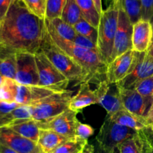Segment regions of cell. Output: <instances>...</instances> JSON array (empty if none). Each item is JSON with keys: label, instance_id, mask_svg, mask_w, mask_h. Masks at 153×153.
I'll use <instances>...</instances> for the list:
<instances>
[{"label": "cell", "instance_id": "22", "mask_svg": "<svg viewBox=\"0 0 153 153\" xmlns=\"http://www.w3.org/2000/svg\"><path fill=\"white\" fill-rule=\"evenodd\" d=\"M0 73L3 78L15 80L16 73V52L0 45Z\"/></svg>", "mask_w": 153, "mask_h": 153}, {"label": "cell", "instance_id": "23", "mask_svg": "<svg viewBox=\"0 0 153 153\" xmlns=\"http://www.w3.org/2000/svg\"><path fill=\"white\" fill-rule=\"evenodd\" d=\"M85 20L98 29L100 14L97 11L93 0H76Z\"/></svg>", "mask_w": 153, "mask_h": 153}, {"label": "cell", "instance_id": "34", "mask_svg": "<svg viewBox=\"0 0 153 153\" xmlns=\"http://www.w3.org/2000/svg\"><path fill=\"white\" fill-rule=\"evenodd\" d=\"M119 153H140V145L137 134L123 142L117 148Z\"/></svg>", "mask_w": 153, "mask_h": 153}, {"label": "cell", "instance_id": "35", "mask_svg": "<svg viewBox=\"0 0 153 153\" xmlns=\"http://www.w3.org/2000/svg\"><path fill=\"white\" fill-rule=\"evenodd\" d=\"M12 120H17L32 119V108L31 105H19L8 114Z\"/></svg>", "mask_w": 153, "mask_h": 153}, {"label": "cell", "instance_id": "42", "mask_svg": "<svg viewBox=\"0 0 153 153\" xmlns=\"http://www.w3.org/2000/svg\"><path fill=\"white\" fill-rule=\"evenodd\" d=\"M13 120H12L8 116V114H0V128L4 126H7L10 124L13 123Z\"/></svg>", "mask_w": 153, "mask_h": 153}, {"label": "cell", "instance_id": "26", "mask_svg": "<svg viewBox=\"0 0 153 153\" xmlns=\"http://www.w3.org/2000/svg\"><path fill=\"white\" fill-rule=\"evenodd\" d=\"M83 16L81 9L79 8L76 0H67L61 13V19L73 26Z\"/></svg>", "mask_w": 153, "mask_h": 153}, {"label": "cell", "instance_id": "9", "mask_svg": "<svg viewBox=\"0 0 153 153\" xmlns=\"http://www.w3.org/2000/svg\"><path fill=\"white\" fill-rule=\"evenodd\" d=\"M132 32L133 24L131 23L125 10L121 7L120 2L118 25L115 35L111 62L122 54L130 49H132Z\"/></svg>", "mask_w": 153, "mask_h": 153}, {"label": "cell", "instance_id": "19", "mask_svg": "<svg viewBox=\"0 0 153 153\" xmlns=\"http://www.w3.org/2000/svg\"><path fill=\"white\" fill-rule=\"evenodd\" d=\"M111 119L117 124L128 127L134 131H140L148 128V124L145 117L137 116L134 114L128 111L126 109L112 115H108Z\"/></svg>", "mask_w": 153, "mask_h": 153}, {"label": "cell", "instance_id": "13", "mask_svg": "<svg viewBox=\"0 0 153 153\" xmlns=\"http://www.w3.org/2000/svg\"><path fill=\"white\" fill-rule=\"evenodd\" d=\"M0 145L18 153H43L37 143L22 137L8 126L0 128Z\"/></svg>", "mask_w": 153, "mask_h": 153}, {"label": "cell", "instance_id": "8", "mask_svg": "<svg viewBox=\"0 0 153 153\" xmlns=\"http://www.w3.org/2000/svg\"><path fill=\"white\" fill-rule=\"evenodd\" d=\"M141 52L133 49L127 51L108 64L106 80L109 83L117 84L125 79L135 68Z\"/></svg>", "mask_w": 153, "mask_h": 153}, {"label": "cell", "instance_id": "21", "mask_svg": "<svg viewBox=\"0 0 153 153\" xmlns=\"http://www.w3.org/2000/svg\"><path fill=\"white\" fill-rule=\"evenodd\" d=\"M73 137H67L51 130L40 129L37 144L43 153H50L64 141Z\"/></svg>", "mask_w": 153, "mask_h": 153}, {"label": "cell", "instance_id": "28", "mask_svg": "<svg viewBox=\"0 0 153 153\" xmlns=\"http://www.w3.org/2000/svg\"><path fill=\"white\" fill-rule=\"evenodd\" d=\"M17 85L15 80L4 78L0 85V101L15 102Z\"/></svg>", "mask_w": 153, "mask_h": 153}, {"label": "cell", "instance_id": "50", "mask_svg": "<svg viewBox=\"0 0 153 153\" xmlns=\"http://www.w3.org/2000/svg\"><path fill=\"white\" fill-rule=\"evenodd\" d=\"M82 153H86V152H85V150H84L83 152H82Z\"/></svg>", "mask_w": 153, "mask_h": 153}, {"label": "cell", "instance_id": "24", "mask_svg": "<svg viewBox=\"0 0 153 153\" xmlns=\"http://www.w3.org/2000/svg\"><path fill=\"white\" fill-rule=\"evenodd\" d=\"M47 20L49 21V24L52 27L54 31L61 38L70 42H73L76 38L77 33L75 31L74 27L67 22H64L61 18H55L52 20H49V19H47Z\"/></svg>", "mask_w": 153, "mask_h": 153}, {"label": "cell", "instance_id": "20", "mask_svg": "<svg viewBox=\"0 0 153 153\" xmlns=\"http://www.w3.org/2000/svg\"><path fill=\"white\" fill-rule=\"evenodd\" d=\"M7 126L28 140H31L36 143L38 141L40 128L39 127L38 122L34 120H13V123Z\"/></svg>", "mask_w": 153, "mask_h": 153}, {"label": "cell", "instance_id": "10", "mask_svg": "<svg viewBox=\"0 0 153 153\" xmlns=\"http://www.w3.org/2000/svg\"><path fill=\"white\" fill-rule=\"evenodd\" d=\"M95 91L98 97V104L107 111L108 115H112L125 109L117 84L109 83L105 79L97 85Z\"/></svg>", "mask_w": 153, "mask_h": 153}, {"label": "cell", "instance_id": "27", "mask_svg": "<svg viewBox=\"0 0 153 153\" xmlns=\"http://www.w3.org/2000/svg\"><path fill=\"white\" fill-rule=\"evenodd\" d=\"M120 2L133 25L142 19L141 0H120Z\"/></svg>", "mask_w": 153, "mask_h": 153}, {"label": "cell", "instance_id": "16", "mask_svg": "<svg viewBox=\"0 0 153 153\" xmlns=\"http://www.w3.org/2000/svg\"><path fill=\"white\" fill-rule=\"evenodd\" d=\"M56 93L59 92L39 85H22L18 84L15 102L22 105H34Z\"/></svg>", "mask_w": 153, "mask_h": 153}, {"label": "cell", "instance_id": "17", "mask_svg": "<svg viewBox=\"0 0 153 153\" xmlns=\"http://www.w3.org/2000/svg\"><path fill=\"white\" fill-rule=\"evenodd\" d=\"M152 26L149 21L140 19L133 25L132 49L138 52H147L152 44Z\"/></svg>", "mask_w": 153, "mask_h": 153}, {"label": "cell", "instance_id": "36", "mask_svg": "<svg viewBox=\"0 0 153 153\" xmlns=\"http://www.w3.org/2000/svg\"><path fill=\"white\" fill-rule=\"evenodd\" d=\"M73 43H74L76 46H78V47L79 48L88 49V50L94 51V52H99V53H100L97 43H94L92 40H90L89 38H88V37H85V36L83 35L77 34V35H76V38H75L74 40L73 41Z\"/></svg>", "mask_w": 153, "mask_h": 153}, {"label": "cell", "instance_id": "45", "mask_svg": "<svg viewBox=\"0 0 153 153\" xmlns=\"http://www.w3.org/2000/svg\"><path fill=\"white\" fill-rule=\"evenodd\" d=\"M0 153H18V152H16V151L13 150V149H10V148L7 147V146L0 145Z\"/></svg>", "mask_w": 153, "mask_h": 153}, {"label": "cell", "instance_id": "1", "mask_svg": "<svg viewBox=\"0 0 153 153\" xmlns=\"http://www.w3.org/2000/svg\"><path fill=\"white\" fill-rule=\"evenodd\" d=\"M45 19L33 14L22 0H12L0 24V45L15 52H39L46 34Z\"/></svg>", "mask_w": 153, "mask_h": 153}, {"label": "cell", "instance_id": "31", "mask_svg": "<svg viewBox=\"0 0 153 153\" xmlns=\"http://www.w3.org/2000/svg\"><path fill=\"white\" fill-rule=\"evenodd\" d=\"M66 1L67 0H47L46 19L52 20L55 18H61Z\"/></svg>", "mask_w": 153, "mask_h": 153}, {"label": "cell", "instance_id": "52", "mask_svg": "<svg viewBox=\"0 0 153 153\" xmlns=\"http://www.w3.org/2000/svg\"><path fill=\"white\" fill-rule=\"evenodd\" d=\"M0 24H1V22H0Z\"/></svg>", "mask_w": 153, "mask_h": 153}, {"label": "cell", "instance_id": "51", "mask_svg": "<svg viewBox=\"0 0 153 153\" xmlns=\"http://www.w3.org/2000/svg\"><path fill=\"white\" fill-rule=\"evenodd\" d=\"M152 98H153V94H152Z\"/></svg>", "mask_w": 153, "mask_h": 153}, {"label": "cell", "instance_id": "12", "mask_svg": "<svg viewBox=\"0 0 153 153\" xmlns=\"http://www.w3.org/2000/svg\"><path fill=\"white\" fill-rule=\"evenodd\" d=\"M77 114L69 108L52 119L37 122L40 129L51 130L67 137H76V128L79 121Z\"/></svg>", "mask_w": 153, "mask_h": 153}, {"label": "cell", "instance_id": "44", "mask_svg": "<svg viewBox=\"0 0 153 153\" xmlns=\"http://www.w3.org/2000/svg\"><path fill=\"white\" fill-rule=\"evenodd\" d=\"M94 3V5H95L96 8H97V11L100 13V16H101L102 13L103 12L102 9V0H93Z\"/></svg>", "mask_w": 153, "mask_h": 153}, {"label": "cell", "instance_id": "47", "mask_svg": "<svg viewBox=\"0 0 153 153\" xmlns=\"http://www.w3.org/2000/svg\"><path fill=\"white\" fill-rule=\"evenodd\" d=\"M3 79H4V78L2 77V76H1V73H0V85H1V82H2V81H3Z\"/></svg>", "mask_w": 153, "mask_h": 153}, {"label": "cell", "instance_id": "37", "mask_svg": "<svg viewBox=\"0 0 153 153\" xmlns=\"http://www.w3.org/2000/svg\"><path fill=\"white\" fill-rule=\"evenodd\" d=\"M94 130L92 127L88 124L82 123L80 121H78L76 128V137L82 140H86L94 134Z\"/></svg>", "mask_w": 153, "mask_h": 153}, {"label": "cell", "instance_id": "3", "mask_svg": "<svg viewBox=\"0 0 153 153\" xmlns=\"http://www.w3.org/2000/svg\"><path fill=\"white\" fill-rule=\"evenodd\" d=\"M40 50L70 82L74 81L78 84L88 83V76L83 68L70 55L52 43L47 31H46Z\"/></svg>", "mask_w": 153, "mask_h": 153}, {"label": "cell", "instance_id": "11", "mask_svg": "<svg viewBox=\"0 0 153 153\" xmlns=\"http://www.w3.org/2000/svg\"><path fill=\"white\" fill-rule=\"evenodd\" d=\"M15 81L22 85H39V76L34 54L16 52Z\"/></svg>", "mask_w": 153, "mask_h": 153}, {"label": "cell", "instance_id": "25", "mask_svg": "<svg viewBox=\"0 0 153 153\" xmlns=\"http://www.w3.org/2000/svg\"><path fill=\"white\" fill-rule=\"evenodd\" d=\"M88 144V140L73 137L61 143L50 153H82Z\"/></svg>", "mask_w": 153, "mask_h": 153}, {"label": "cell", "instance_id": "32", "mask_svg": "<svg viewBox=\"0 0 153 153\" xmlns=\"http://www.w3.org/2000/svg\"><path fill=\"white\" fill-rule=\"evenodd\" d=\"M27 8L40 19H46L47 0H22Z\"/></svg>", "mask_w": 153, "mask_h": 153}, {"label": "cell", "instance_id": "38", "mask_svg": "<svg viewBox=\"0 0 153 153\" xmlns=\"http://www.w3.org/2000/svg\"><path fill=\"white\" fill-rule=\"evenodd\" d=\"M142 19L150 22L153 16V0H141Z\"/></svg>", "mask_w": 153, "mask_h": 153}, {"label": "cell", "instance_id": "4", "mask_svg": "<svg viewBox=\"0 0 153 153\" xmlns=\"http://www.w3.org/2000/svg\"><path fill=\"white\" fill-rule=\"evenodd\" d=\"M120 0H111L100 16L97 46L102 58L109 64L111 61L114 43L118 25Z\"/></svg>", "mask_w": 153, "mask_h": 153}, {"label": "cell", "instance_id": "46", "mask_svg": "<svg viewBox=\"0 0 153 153\" xmlns=\"http://www.w3.org/2000/svg\"><path fill=\"white\" fill-rule=\"evenodd\" d=\"M147 52V53L149 54L150 56L153 57V43H152V45H151L150 47L149 48V49H148L147 52Z\"/></svg>", "mask_w": 153, "mask_h": 153}, {"label": "cell", "instance_id": "5", "mask_svg": "<svg viewBox=\"0 0 153 153\" xmlns=\"http://www.w3.org/2000/svg\"><path fill=\"white\" fill-rule=\"evenodd\" d=\"M137 131L117 124L107 115L96 137L100 148L108 152L116 153L118 146L128 138L136 135Z\"/></svg>", "mask_w": 153, "mask_h": 153}, {"label": "cell", "instance_id": "18", "mask_svg": "<svg viewBox=\"0 0 153 153\" xmlns=\"http://www.w3.org/2000/svg\"><path fill=\"white\" fill-rule=\"evenodd\" d=\"M94 104H98L97 92L95 90H91L89 83H82L77 94L72 97L69 108L79 113L81 110Z\"/></svg>", "mask_w": 153, "mask_h": 153}, {"label": "cell", "instance_id": "40", "mask_svg": "<svg viewBox=\"0 0 153 153\" xmlns=\"http://www.w3.org/2000/svg\"><path fill=\"white\" fill-rule=\"evenodd\" d=\"M12 0H0V22L2 21L11 4Z\"/></svg>", "mask_w": 153, "mask_h": 153}, {"label": "cell", "instance_id": "43", "mask_svg": "<svg viewBox=\"0 0 153 153\" xmlns=\"http://www.w3.org/2000/svg\"><path fill=\"white\" fill-rule=\"evenodd\" d=\"M146 120L148 124V127L150 128L153 131V104L150 110H149V113H148L147 116H146Z\"/></svg>", "mask_w": 153, "mask_h": 153}, {"label": "cell", "instance_id": "48", "mask_svg": "<svg viewBox=\"0 0 153 153\" xmlns=\"http://www.w3.org/2000/svg\"><path fill=\"white\" fill-rule=\"evenodd\" d=\"M150 22H151V24H152V25H153V16H152V19H151V20H150Z\"/></svg>", "mask_w": 153, "mask_h": 153}, {"label": "cell", "instance_id": "7", "mask_svg": "<svg viewBox=\"0 0 153 153\" xmlns=\"http://www.w3.org/2000/svg\"><path fill=\"white\" fill-rule=\"evenodd\" d=\"M73 91L56 93L40 102L31 105L32 119L38 122L48 120L69 109Z\"/></svg>", "mask_w": 153, "mask_h": 153}, {"label": "cell", "instance_id": "15", "mask_svg": "<svg viewBox=\"0 0 153 153\" xmlns=\"http://www.w3.org/2000/svg\"><path fill=\"white\" fill-rule=\"evenodd\" d=\"M153 76V57L146 52H141L140 59L134 70L125 79L118 82V86L125 89H131L135 84Z\"/></svg>", "mask_w": 153, "mask_h": 153}, {"label": "cell", "instance_id": "2", "mask_svg": "<svg viewBox=\"0 0 153 153\" xmlns=\"http://www.w3.org/2000/svg\"><path fill=\"white\" fill-rule=\"evenodd\" d=\"M46 31L52 43L75 60L86 73L88 83H96L105 80L108 64L99 52L76 46L73 42L61 38L45 19Z\"/></svg>", "mask_w": 153, "mask_h": 153}, {"label": "cell", "instance_id": "29", "mask_svg": "<svg viewBox=\"0 0 153 153\" xmlns=\"http://www.w3.org/2000/svg\"><path fill=\"white\" fill-rule=\"evenodd\" d=\"M76 33L88 37L97 44L98 40V29L93 26L91 23L85 20L83 17L73 25Z\"/></svg>", "mask_w": 153, "mask_h": 153}, {"label": "cell", "instance_id": "41", "mask_svg": "<svg viewBox=\"0 0 153 153\" xmlns=\"http://www.w3.org/2000/svg\"><path fill=\"white\" fill-rule=\"evenodd\" d=\"M85 152H86V153H111L103 150L102 148L99 146L97 143L96 145L88 143L86 147H85Z\"/></svg>", "mask_w": 153, "mask_h": 153}, {"label": "cell", "instance_id": "49", "mask_svg": "<svg viewBox=\"0 0 153 153\" xmlns=\"http://www.w3.org/2000/svg\"><path fill=\"white\" fill-rule=\"evenodd\" d=\"M152 43H153V25H152ZM152 45V44H151Z\"/></svg>", "mask_w": 153, "mask_h": 153}, {"label": "cell", "instance_id": "6", "mask_svg": "<svg viewBox=\"0 0 153 153\" xmlns=\"http://www.w3.org/2000/svg\"><path fill=\"white\" fill-rule=\"evenodd\" d=\"M35 55L39 76V86L57 91H67L70 81L51 63L43 52L39 51Z\"/></svg>", "mask_w": 153, "mask_h": 153}, {"label": "cell", "instance_id": "14", "mask_svg": "<svg viewBox=\"0 0 153 153\" xmlns=\"http://www.w3.org/2000/svg\"><path fill=\"white\" fill-rule=\"evenodd\" d=\"M120 88L124 108L142 117H146L153 104L152 97H144L134 89Z\"/></svg>", "mask_w": 153, "mask_h": 153}, {"label": "cell", "instance_id": "39", "mask_svg": "<svg viewBox=\"0 0 153 153\" xmlns=\"http://www.w3.org/2000/svg\"><path fill=\"white\" fill-rule=\"evenodd\" d=\"M19 105H21L16 102H7L0 101V114L4 115L8 114Z\"/></svg>", "mask_w": 153, "mask_h": 153}, {"label": "cell", "instance_id": "30", "mask_svg": "<svg viewBox=\"0 0 153 153\" xmlns=\"http://www.w3.org/2000/svg\"><path fill=\"white\" fill-rule=\"evenodd\" d=\"M137 137L140 145V153H153V131L146 128L137 131Z\"/></svg>", "mask_w": 153, "mask_h": 153}, {"label": "cell", "instance_id": "33", "mask_svg": "<svg viewBox=\"0 0 153 153\" xmlns=\"http://www.w3.org/2000/svg\"><path fill=\"white\" fill-rule=\"evenodd\" d=\"M131 89H134L143 97H152L153 94V76L140 81L134 85Z\"/></svg>", "mask_w": 153, "mask_h": 153}]
</instances>
